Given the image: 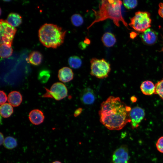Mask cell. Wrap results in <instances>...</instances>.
<instances>
[{
	"label": "cell",
	"instance_id": "cell-6",
	"mask_svg": "<svg viewBox=\"0 0 163 163\" xmlns=\"http://www.w3.org/2000/svg\"><path fill=\"white\" fill-rule=\"evenodd\" d=\"M17 29L10 25L6 20L1 19L0 21V44L11 46Z\"/></svg>",
	"mask_w": 163,
	"mask_h": 163
},
{
	"label": "cell",
	"instance_id": "cell-25",
	"mask_svg": "<svg viewBox=\"0 0 163 163\" xmlns=\"http://www.w3.org/2000/svg\"><path fill=\"white\" fill-rule=\"evenodd\" d=\"M123 3L127 9H131L134 8L137 6L138 1L136 0H123Z\"/></svg>",
	"mask_w": 163,
	"mask_h": 163
},
{
	"label": "cell",
	"instance_id": "cell-32",
	"mask_svg": "<svg viewBox=\"0 0 163 163\" xmlns=\"http://www.w3.org/2000/svg\"><path fill=\"white\" fill-rule=\"evenodd\" d=\"M51 163H62L60 161H55Z\"/></svg>",
	"mask_w": 163,
	"mask_h": 163
},
{
	"label": "cell",
	"instance_id": "cell-21",
	"mask_svg": "<svg viewBox=\"0 0 163 163\" xmlns=\"http://www.w3.org/2000/svg\"><path fill=\"white\" fill-rule=\"evenodd\" d=\"M68 64L72 68L77 69L81 67L82 62L81 58L76 56H72L68 59Z\"/></svg>",
	"mask_w": 163,
	"mask_h": 163
},
{
	"label": "cell",
	"instance_id": "cell-30",
	"mask_svg": "<svg viewBox=\"0 0 163 163\" xmlns=\"http://www.w3.org/2000/svg\"><path fill=\"white\" fill-rule=\"evenodd\" d=\"M0 145H1L2 144H3L4 141L5 139L4 138V137L3 134L2 133H0Z\"/></svg>",
	"mask_w": 163,
	"mask_h": 163
},
{
	"label": "cell",
	"instance_id": "cell-8",
	"mask_svg": "<svg viewBox=\"0 0 163 163\" xmlns=\"http://www.w3.org/2000/svg\"><path fill=\"white\" fill-rule=\"evenodd\" d=\"M129 156L127 147L122 145L117 149L112 156L113 163H128Z\"/></svg>",
	"mask_w": 163,
	"mask_h": 163
},
{
	"label": "cell",
	"instance_id": "cell-9",
	"mask_svg": "<svg viewBox=\"0 0 163 163\" xmlns=\"http://www.w3.org/2000/svg\"><path fill=\"white\" fill-rule=\"evenodd\" d=\"M145 114L144 110L141 107L137 106L131 109L129 113V118L133 129L137 128L139 126Z\"/></svg>",
	"mask_w": 163,
	"mask_h": 163
},
{
	"label": "cell",
	"instance_id": "cell-20",
	"mask_svg": "<svg viewBox=\"0 0 163 163\" xmlns=\"http://www.w3.org/2000/svg\"><path fill=\"white\" fill-rule=\"evenodd\" d=\"M0 56L2 58H7L12 54L13 50L11 46L6 44H0Z\"/></svg>",
	"mask_w": 163,
	"mask_h": 163
},
{
	"label": "cell",
	"instance_id": "cell-27",
	"mask_svg": "<svg viewBox=\"0 0 163 163\" xmlns=\"http://www.w3.org/2000/svg\"><path fill=\"white\" fill-rule=\"evenodd\" d=\"M0 104L1 105L5 103L8 100V97L5 92L3 91H0Z\"/></svg>",
	"mask_w": 163,
	"mask_h": 163
},
{
	"label": "cell",
	"instance_id": "cell-26",
	"mask_svg": "<svg viewBox=\"0 0 163 163\" xmlns=\"http://www.w3.org/2000/svg\"><path fill=\"white\" fill-rule=\"evenodd\" d=\"M157 149L160 152L163 153V136L158 138L156 144Z\"/></svg>",
	"mask_w": 163,
	"mask_h": 163
},
{
	"label": "cell",
	"instance_id": "cell-3",
	"mask_svg": "<svg viewBox=\"0 0 163 163\" xmlns=\"http://www.w3.org/2000/svg\"><path fill=\"white\" fill-rule=\"evenodd\" d=\"M66 32L56 25L45 23L39 29L38 36L44 46L55 48L63 43Z\"/></svg>",
	"mask_w": 163,
	"mask_h": 163
},
{
	"label": "cell",
	"instance_id": "cell-24",
	"mask_svg": "<svg viewBox=\"0 0 163 163\" xmlns=\"http://www.w3.org/2000/svg\"><path fill=\"white\" fill-rule=\"evenodd\" d=\"M155 94H158L163 100V79L155 84Z\"/></svg>",
	"mask_w": 163,
	"mask_h": 163
},
{
	"label": "cell",
	"instance_id": "cell-10",
	"mask_svg": "<svg viewBox=\"0 0 163 163\" xmlns=\"http://www.w3.org/2000/svg\"><path fill=\"white\" fill-rule=\"evenodd\" d=\"M140 37L144 43L148 45H152L157 42L158 34L153 29L149 28L142 33Z\"/></svg>",
	"mask_w": 163,
	"mask_h": 163
},
{
	"label": "cell",
	"instance_id": "cell-28",
	"mask_svg": "<svg viewBox=\"0 0 163 163\" xmlns=\"http://www.w3.org/2000/svg\"><path fill=\"white\" fill-rule=\"evenodd\" d=\"M158 13L159 15L163 18V3L160 2L158 5Z\"/></svg>",
	"mask_w": 163,
	"mask_h": 163
},
{
	"label": "cell",
	"instance_id": "cell-13",
	"mask_svg": "<svg viewBox=\"0 0 163 163\" xmlns=\"http://www.w3.org/2000/svg\"><path fill=\"white\" fill-rule=\"evenodd\" d=\"M74 73L72 69L67 67H62L58 72V77L59 80L63 82H67L73 79Z\"/></svg>",
	"mask_w": 163,
	"mask_h": 163
},
{
	"label": "cell",
	"instance_id": "cell-16",
	"mask_svg": "<svg viewBox=\"0 0 163 163\" xmlns=\"http://www.w3.org/2000/svg\"><path fill=\"white\" fill-rule=\"evenodd\" d=\"M101 39L104 45L107 47L113 46L116 42V39L115 35L109 32L104 33Z\"/></svg>",
	"mask_w": 163,
	"mask_h": 163
},
{
	"label": "cell",
	"instance_id": "cell-14",
	"mask_svg": "<svg viewBox=\"0 0 163 163\" xmlns=\"http://www.w3.org/2000/svg\"><path fill=\"white\" fill-rule=\"evenodd\" d=\"M8 101L9 104L14 107L19 106L22 101V97L21 94L17 91L11 92L8 97Z\"/></svg>",
	"mask_w": 163,
	"mask_h": 163
},
{
	"label": "cell",
	"instance_id": "cell-31",
	"mask_svg": "<svg viewBox=\"0 0 163 163\" xmlns=\"http://www.w3.org/2000/svg\"><path fill=\"white\" fill-rule=\"evenodd\" d=\"M131 100L133 102H135L136 100V98L135 97H132L131 98Z\"/></svg>",
	"mask_w": 163,
	"mask_h": 163
},
{
	"label": "cell",
	"instance_id": "cell-5",
	"mask_svg": "<svg viewBox=\"0 0 163 163\" xmlns=\"http://www.w3.org/2000/svg\"><path fill=\"white\" fill-rule=\"evenodd\" d=\"M90 74L99 78L107 77L110 71V64L104 59L94 58L90 60Z\"/></svg>",
	"mask_w": 163,
	"mask_h": 163
},
{
	"label": "cell",
	"instance_id": "cell-19",
	"mask_svg": "<svg viewBox=\"0 0 163 163\" xmlns=\"http://www.w3.org/2000/svg\"><path fill=\"white\" fill-rule=\"evenodd\" d=\"M13 112V107L9 103H6L1 105L0 113L3 117L7 118L9 117Z\"/></svg>",
	"mask_w": 163,
	"mask_h": 163
},
{
	"label": "cell",
	"instance_id": "cell-17",
	"mask_svg": "<svg viewBox=\"0 0 163 163\" xmlns=\"http://www.w3.org/2000/svg\"><path fill=\"white\" fill-rule=\"evenodd\" d=\"M6 21L12 26L17 27L21 24L22 18L20 15L18 13H11L8 16Z\"/></svg>",
	"mask_w": 163,
	"mask_h": 163
},
{
	"label": "cell",
	"instance_id": "cell-29",
	"mask_svg": "<svg viewBox=\"0 0 163 163\" xmlns=\"http://www.w3.org/2000/svg\"><path fill=\"white\" fill-rule=\"evenodd\" d=\"M82 111V109L79 108L77 109L75 112L74 116L76 117L79 115L81 113Z\"/></svg>",
	"mask_w": 163,
	"mask_h": 163
},
{
	"label": "cell",
	"instance_id": "cell-18",
	"mask_svg": "<svg viewBox=\"0 0 163 163\" xmlns=\"http://www.w3.org/2000/svg\"><path fill=\"white\" fill-rule=\"evenodd\" d=\"M43 56L42 54L38 51H33L29 54L28 60L31 64L37 66L42 62Z\"/></svg>",
	"mask_w": 163,
	"mask_h": 163
},
{
	"label": "cell",
	"instance_id": "cell-15",
	"mask_svg": "<svg viewBox=\"0 0 163 163\" xmlns=\"http://www.w3.org/2000/svg\"><path fill=\"white\" fill-rule=\"evenodd\" d=\"M140 88L142 93L147 95H150L155 92V85L150 81H144L141 83Z\"/></svg>",
	"mask_w": 163,
	"mask_h": 163
},
{
	"label": "cell",
	"instance_id": "cell-12",
	"mask_svg": "<svg viewBox=\"0 0 163 163\" xmlns=\"http://www.w3.org/2000/svg\"><path fill=\"white\" fill-rule=\"evenodd\" d=\"M45 117L40 110L35 109L32 110L29 113V119L31 123L35 125H38L42 123Z\"/></svg>",
	"mask_w": 163,
	"mask_h": 163
},
{
	"label": "cell",
	"instance_id": "cell-23",
	"mask_svg": "<svg viewBox=\"0 0 163 163\" xmlns=\"http://www.w3.org/2000/svg\"><path fill=\"white\" fill-rule=\"evenodd\" d=\"M71 21L72 24L75 27L81 26L84 22L83 17L80 14H78L72 15L71 18Z\"/></svg>",
	"mask_w": 163,
	"mask_h": 163
},
{
	"label": "cell",
	"instance_id": "cell-4",
	"mask_svg": "<svg viewBox=\"0 0 163 163\" xmlns=\"http://www.w3.org/2000/svg\"><path fill=\"white\" fill-rule=\"evenodd\" d=\"M152 20L150 13L147 11H139L130 19L129 25L135 30L143 33L151 26Z\"/></svg>",
	"mask_w": 163,
	"mask_h": 163
},
{
	"label": "cell",
	"instance_id": "cell-2",
	"mask_svg": "<svg viewBox=\"0 0 163 163\" xmlns=\"http://www.w3.org/2000/svg\"><path fill=\"white\" fill-rule=\"evenodd\" d=\"M122 2L120 0H102L99 5L98 10H94L95 19L89 27L95 23L107 19L112 20L117 26H120L119 22L121 21L126 27L127 23L122 14L121 6Z\"/></svg>",
	"mask_w": 163,
	"mask_h": 163
},
{
	"label": "cell",
	"instance_id": "cell-22",
	"mask_svg": "<svg viewBox=\"0 0 163 163\" xmlns=\"http://www.w3.org/2000/svg\"><path fill=\"white\" fill-rule=\"evenodd\" d=\"M3 145L4 147L7 149H12L16 147L17 142L14 137L8 136L5 138Z\"/></svg>",
	"mask_w": 163,
	"mask_h": 163
},
{
	"label": "cell",
	"instance_id": "cell-11",
	"mask_svg": "<svg viewBox=\"0 0 163 163\" xmlns=\"http://www.w3.org/2000/svg\"><path fill=\"white\" fill-rule=\"evenodd\" d=\"M80 99L82 103L85 104H92L95 100V96L93 91L89 88H85L80 94Z\"/></svg>",
	"mask_w": 163,
	"mask_h": 163
},
{
	"label": "cell",
	"instance_id": "cell-33",
	"mask_svg": "<svg viewBox=\"0 0 163 163\" xmlns=\"http://www.w3.org/2000/svg\"><path fill=\"white\" fill-rule=\"evenodd\" d=\"M161 51H163V47H162L161 50Z\"/></svg>",
	"mask_w": 163,
	"mask_h": 163
},
{
	"label": "cell",
	"instance_id": "cell-1",
	"mask_svg": "<svg viewBox=\"0 0 163 163\" xmlns=\"http://www.w3.org/2000/svg\"><path fill=\"white\" fill-rule=\"evenodd\" d=\"M131 107L126 105L120 97L110 96L101 104L99 111L100 120L106 127L111 130L122 129L130 123Z\"/></svg>",
	"mask_w": 163,
	"mask_h": 163
},
{
	"label": "cell",
	"instance_id": "cell-7",
	"mask_svg": "<svg viewBox=\"0 0 163 163\" xmlns=\"http://www.w3.org/2000/svg\"><path fill=\"white\" fill-rule=\"evenodd\" d=\"M45 89L46 92L42 96L43 97L51 98L59 101L65 98L68 94L66 87L61 82L54 83L49 89L46 88Z\"/></svg>",
	"mask_w": 163,
	"mask_h": 163
}]
</instances>
